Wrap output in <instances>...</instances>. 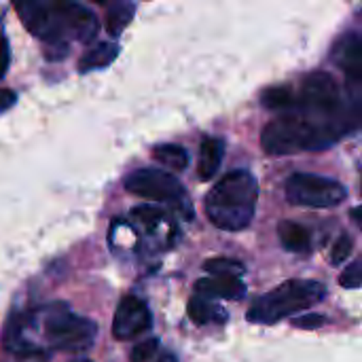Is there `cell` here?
Segmentation results:
<instances>
[{
  "mask_svg": "<svg viewBox=\"0 0 362 362\" xmlns=\"http://www.w3.org/2000/svg\"><path fill=\"white\" fill-rule=\"evenodd\" d=\"M104 6H106V32L110 36H119L129 25L136 6L132 0H108Z\"/></svg>",
  "mask_w": 362,
  "mask_h": 362,
  "instance_id": "obj_14",
  "label": "cell"
},
{
  "mask_svg": "<svg viewBox=\"0 0 362 362\" xmlns=\"http://www.w3.org/2000/svg\"><path fill=\"white\" fill-rule=\"evenodd\" d=\"M278 238L284 246V250L295 255H308L312 250V238L308 229L295 221H282L278 225Z\"/></svg>",
  "mask_w": 362,
  "mask_h": 362,
  "instance_id": "obj_13",
  "label": "cell"
},
{
  "mask_svg": "<svg viewBox=\"0 0 362 362\" xmlns=\"http://www.w3.org/2000/svg\"><path fill=\"white\" fill-rule=\"evenodd\" d=\"M204 269L210 276H235V278H240L244 274V265L235 259H210L204 263Z\"/></svg>",
  "mask_w": 362,
  "mask_h": 362,
  "instance_id": "obj_18",
  "label": "cell"
},
{
  "mask_svg": "<svg viewBox=\"0 0 362 362\" xmlns=\"http://www.w3.org/2000/svg\"><path fill=\"white\" fill-rule=\"evenodd\" d=\"M153 157L168 170L182 172L189 165V153L178 144H159L153 148Z\"/></svg>",
  "mask_w": 362,
  "mask_h": 362,
  "instance_id": "obj_17",
  "label": "cell"
},
{
  "mask_svg": "<svg viewBox=\"0 0 362 362\" xmlns=\"http://www.w3.org/2000/svg\"><path fill=\"white\" fill-rule=\"evenodd\" d=\"M119 55V45L115 42H100L95 47H91L78 62V70L81 72H91V70H100L110 66Z\"/></svg>",
  "mask_w": 362,
  "mask_h": 362,
  "instance_id": "obj_15",
  "label": "cell"
},
{
  "mask_svg": "<svg viewBox=\"0 0 362 362\" xmlns=\"http://www.w3.org/2000/svg\"><path fill=\"white\" fill-rule=\"evenodd\" d=\"M295 110L314 119H335L348 112L350 106H344L339 87L331 74L312 72L310 76H305L301 85Z\"/></svg>",
  "mask_w": 362,
  "mask_h": 362,
  "instance_id": "obj_5",
  "label": "cell"
},
{
  "mask_svg": "<svg viewBox=\"0 0 362 362\" xmlns=\"http://www.w3.org/2000/svg\"><path fill=\"white\" fill-rule=\"evenodd\" d=\"M15 100H17L15 91H11V89H0V112H4V110H8L11 106H15Z\"/></svg>",
  "mask_w": 362,
  "mask_h": 362,
  "instance_id": "obj_25",
  "label": "cell"
},
{
  "mask_svg": "<svg viewBox=\"0 0 362 362\" xmlns=\"http://www.w3.org/2000/svg\"><path fill=\"white\" fill-rule=\"evenodd\" d=\"M195 293L208 299H231L238 301L246 295V284L235 276H210L195 284Z\"/></svg>",
  "mask_w": 362,
  "mask_h": 362,
  "instance_id": "obj_10",
  "label": "cell"
},
{
  "mask_svg": "<svg viewBox=\"0 0 362 362\" xmlns=\"http://www.w3.org/2000/svg\"><path fill=\"white\" fill-rule=\"evenodd\" d=\"M125 189L132 195L151 202H180L185 197V189L176 176L155 170V168H140L125 178Z\"/></svg>",
  "mask_w": 362,
  "mask_h": 362,
  "instance_id": "obj_7",
  "label": "cell"
},
{
  "mask_svg": "<svg viewBox=\"0 0 362 362\" xmlns=\"http://www.w3.org/2000/svg\"><path fill=\"white\" fill-rule=\"evenodd\" d=\"M72 362H91V361H87V358H76V361H72Z\"/></svg>",
  "mask_w": 362,
  "mask_h": 362,
  "instance_id": "obj_27",
  "label": "cell"
},
{
  "mask_svg": "<svg viewBox=\"0 0 362 362\" xmlns=\"http://www.w3.org/2000/svg\"><path fill=\"white\" fill-rule=\"evenodd\" d=\"M40 333L53 350H87L95 341L98 327L57 303L45 310Z\"/></svg>",
  "mask_w": 362,
  "mask_h": 362,
  "instance_id": "obj_4",
  "label": "cell"
},
{
  "mask_svg": "<svg viewBox=\"0 0 362 362\" xmlns=\"http://www.w3.org/2000/svg\"><path fill=\"white\" fill-rule=\"evenodd\" d=\"M295 322V327H299V329H318V327H322L325 322H327V318L325 316H320V314H305V316H301V318H295L293 320Z\"/></svg>",
  "mask_w": 362,
  "mask_h": 362,
  "instance_id": "obj_24",
  "label": "cell"
},
{
  "mask_svg": "<svg viewBox=\"0 0 362 362\" xmlns=\"http://www.w3.org/2000/svg\"><path fill=\"white\" fill-rule=\"evenodd\" d=\"M350 255H352V238L344 233V235L337 238V242L331 248V263L333 265H341V263L348 261Z\"/></svg>",
  "mask_w": 362,
  "mask_h": 362,
  "instance_id": "obj_20",
  "label": "cell"
},
{
  "mask_svg": "<svg viewBox=\"0 0 362 362\" xmlns=\"http://www.w3.org/2000/svg\"><path fill=\"white\" fill-rule=\"evenodd\" d=\"M223 155H225V142L221 138H204L202 146H199V159H197V174L202 180H210L221 163H223Z\"/></svg>",
  "mask_w": 362,
  "mask_h": 362,
  "instance_id": "obj_12",
  "label": "cell"
},
{
  "mask_svg": "<svg viewBox=\"0 0 362 362\" xmlns=\"http://www.w3.org/2000/svg\"><path fill=\"white\" fill-rule=\"evenodd\" d=\"M132 216L136 221H140L142 225L146 227H155L163 221V212L157 210V208H151V206H140V208H134L132 210Z\"/></svg>",
  "mask_w": 362,
  "mask_h": 362,
  "instance_id": "obj_21",
  "label": "cell"
},
{
  "mask_svg": "<svg viewBox=\"0 0 362 362\" xmlns=\"http://www.w3.org/2000/svg\"><path fill=\"white\" fill-rule=\"evenodd\" d=\"M187 314L195 325H223V322H227V312L218 303H214L212 299L197 295V293H195V297L189 299Z\"/></svg>",
  "mask_w": 362,
  "mask_h": 362,
  "instance_id": "obj_11",
  "label": "cell"
},
{
  "mask_svg": "<svg viewBox=\"0 0 362 362\" xmlns=\"http://www.w3.org/2000/svg\"><path fill=\"white\" fill-rule=\"evenodd\" d=\"M153 327V316L148 305L134 295H127L119 301L112 318V335L119 341H129Z\"/></svg>",
  "mask_w": 362,
  "mask_h": 362,
  "instance_id": "obj_8",
  "label": "cell"
},
{
  "mask_svg": "<svg viewBox=\"0 0 362 362\" xmlns=\"http://www.w3.org/2000/svg\"><path fill=\"white\" fill-rule=\"evenodd\" d=\"M261 102L269 110H295L297 106V95L291 87L278 85V87H267L261 93Z\"/></svg>",
  "mask_w": 362,
  "mask_h": 362,
  "instance_id": "obj_16",
  "label": "cell"
},
{
  "mask_svg": "<svg viewBox=\"0 0 362 362\" xmlns=\"http://www.w3.org/2000/svg\"><path fill=\"white\" fill-rule=\"evenodd\" d=\"M91 2H98V4H106L108 0H91Z\"/></svg>",
  "mask_w": 362,
  "mask_h": 362,
  "instance_id": "obj_26",
  "label": "cell"
},
{
  "mask_svg": "<svg viewBox=\"0 0 362 362\" xmlns=\"http://www.w3.org/2000/svg\"><path fill=\"white\" fill-rule=\"evenodd\" d=\"M28 32L45 40L64 57L68 42H89L100 23L95 15L76 0H13Z\"/></svg>",
  "mask_w": 362,
  "mask_h": 362,
  "instance_id": "obj_1",
  "label": "cell"
},
{
  "mask_svg": "<svg viewBox=\"0 0 362 362\" xmlns=\"http://www.w3.org/2000/svg\"><path fill=\"white\" fill-rule=\"evenodd\" d=\"M327 295L325 284L316 280H286L274 291L257 297L248 308V320L255 325H276L293 314L305 312Z\"/></svg>",
  "mask_w": 362,
  "mask_h": 362,
  "instance_id": "obj_3",
  "label": "cell"
},
{
  "mask_svg": "<svg viewBox=\"0 0 362 362\" xmlns=\"http://www.w3.org/2000/svg\"><path fill=\"white\" fill-rule=\"evenodd\" d=\"M11 64V47H8V38L4 34V30L0 28V78L6 74Z\"/></svg>",
  "mask_w": 362,
  "mask_h": 362,
  "instance_id": "obj_23",
  "label": "cell"
},
{
  "mask_svg": "<svg viewBox=\"0 0 362 362\" xmlns=\"http://www.w3.org/2000/svg\"><path fill=\"white\" fill-rule=\"evenodd\" d=\"M257 199V178L248 170H233L223 176L206 195V214L218 229L242 231L255 218Z\"/></svg>",
  "mask_w": 362,
  "mask_h": 362,
  "instance_id": "obj_2",
  "label": "cell"
},
{
  "mask_svg": "<svg viewBox=\"0 0 362 362\" xmlns=\"http://www.w3.org/2000/svg\"><path fill=\"white\" fill-rule=\"evenodd\" d=\"M346 187L327 176L297 172L286 180V199L295 206L335 208L346 199Z\"/></svg>",
  "mask_w": 362,
  "mask_h": 362,
  "instance_id": "obj_6",
  "label": "cell"
},
{
  "mask_svg": "<svg viewBox=\"0 0 362 362\" xmlns=\"http://www.w3.org/2000/svg\"><path fill=\"white\" fill-rule=\"evenodd\" d=\"M339 284L344 288H361L362 286V263H352L346 267V272L339 278Z\"/></svg>",
  "mask_w": 362,
  "mask_h": 362,
  "instance_id": "obj_22",
  "label": "cell"
},
{
  "mask_svg": "<svg viewBox=\"0 0 362 362\" xmlns=\"http://www.w3.org/2000/svg\"><path fill=\"white\" fill-rule=\"evenodd\" d=\"M157 350H159V339H155V337H151V339H144V341H140V344H136V346H134L129 361L132 362H148L151 358H155Z\"/></svg>",
  "mask_w": 362,
  "mask_h": 362,
  "instance_id": "obj_19",
  "label": "cell"
},
{
  "mask_svg": "<svg viewBox=\"0 0 362 362\" xmlns=\"http://www.w3.org/2000/svg\"><path fill=\"white\" fill-rule=\"evenodd\" d=\"M331 62L346 74L348 81L362 83V36L358 32H344L331 47Z\"/></svg>",
  "mask_w": 362,
  "mask_h": 362,
  "instance_id": "obj_9",
  "label": "cell"
}]
</instances>
